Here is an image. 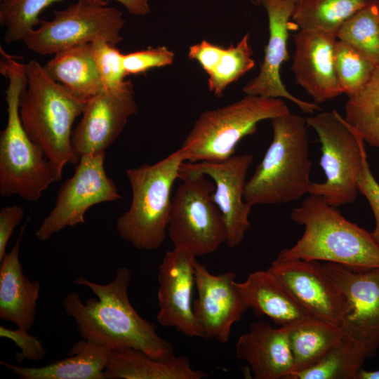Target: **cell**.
I'll return each instance as SVG.
<instances>
[{"mask_svg": "<svg viewBox=\"0 0 379 379\" xmlns=\"http://www.w3.org/2000/svg\"><path fill=\"white\" fill-rule=\"evenodd\" d=\"M131 279L126 267L118 268L112 281L106 284L81 275L74 284L88 288L96 298L82 302L77 292L71 291L63 298L64 311L76 323L82 339L96 345L108 350L133 347L157 359L175 357L173 345L131 304L128 295Z\"/></svg>", "mask_w": 379, "mask_h": 379, "instance_id": "1", "label": "cell"}, {"mask_svg": "<svg viewBox=\"0 0 379 379\" xmlns=\"http://www.w3.org/2000/svg\"><path fill=\"white\" fill-rule=\"evenodd\" d=\"M291 218L305 230L278 257L324 261L357 270L379 269V244L371 232L347 220L321 197L309 194L291 211Z\"/></svg>", "mask_w": 379, "mask_h": 379, "instance_id": "2", "label": "cell"}, {"mask_svg": "<svg viewBox=\"0 0 379 379\" xmlns=\"http://www.w3.org/2000/svg\"><path fill=\"white\" fill-rule=\"evenodd\" d=\"M26 72L27 83L19 102L21 122L52 164L59 181L66 164L79 161L72 147V128L87 100L54 81L36 60L26 64Z\"/></svg>", "mask_w": 379, "mask_h": 379, "instance_id": "3", "label": "cell"}, {"mask_svg": "<svg viewBox=\"0 0 379 379\" xmlns=\"http://www.w3.org/2000/svg\"><path fill=\"white\" fill-rule=\"evenodd\" d=\"M1 53V73L8 79L5 91L8 118L0 134V195L16 194L35 201L58 180L52 164L29 138L20 117V98L27 83L26 64L2 48Z\"/></svg>", "mask_w": 379, "mask_h": 379, "instance_id": "4", "label": "cell"}, {"mask_svg": "<svg viewBox=\"0 0 379 379\" xmlns=\"http://www.w3.org/2000/svg\"><path fill=\"white\" fill-rule=\"evenodd\" d=\"M270 120L272 142L245 186L244 200L251 206L298 200L312 183L306 119L288 112Z\"/></svg>", "mask_w": 379, "mask_h": 379, "instance_id": "5", "label": "cell"}, {"mask_svg": "<svg viewBox=\"0 0 379 379\" xmlns=\"http://www.w3.org/2000/svg\"><path fill=\"white\" fill-rule=\"evenodd\" d=\"M183 161L178 149L154 164L126 170L132 199L128 210L116 223L121 239L140 250H156L162 246L171 212V191Z\"/></svg>", "mask_w": 379, "mask_h": 379, "instance_id": "6", "label": "cell"}, {"mask_svg": "<svg viewBox=\"0 0 379 379\" xmlns=\"http://www.w3.org/2000/svg\"><path fill=\"white\" fill-rule=\"evenodd\" d=\"M288 112L281 98L246 95L223 107L202 112L179 149L187 162L225 161L234 155L243 138L256 131L260 121Z\"/></svg>", "mask_w": 379, "mask_h": 379, "instance_id": "7", "label": "cell"}, {"mask_svg": "<svg viewBox=\"0 0 379 379\" xmlns=\"http://www.w3.org/2000/svg\"><path fill=\"white\" fill-rule=\"evenodd\" d=\"M306 121L319 137L320 166L325 174L323 182L311 183L308 194L320 196L336 208L354 202L365 142L335 109L310 116Z\"/></svg>", "mask_w": 379, "mask_h": 379, "instance_id": "8", "label": "cell"}, {"mask_svg": "<svg viewBox=\"0 0 379 379\" xmlns=\"http://www.w3.org/2000/svg\"><path fill=\"white\" fill-rule=\"evenodd\" d=\"M204 174H185L172 199L167 233L174 247L191 251L196 257L214 253L227 232L223 215L214 203L215 184Z\"/></svg>", "mask_w": 379, "mask_h": 379, "instance_id": "9", "label": "cell"}, {"mask_svg": "<svg viewBox=\"0 0 379 379\" xmlns=\"http://www.w3.org/2000/svg\"><path fill=\"white\" fill-rule=\"evenodd\" d=\"M51 20H41L38 28L23 40L27 47L39 55L56 53L98 39L116 46L122 41L123 13L107 4L77 0L62 11H54Z\"/></svg>", "mask_w": 379, "mask_h": 379, "instance_id": "10", "label": "cell"}, {"mask_svg": "<svg viewBox=\"0 0 379 379\" xmlns=\"http://www.w3.org/2000/svg\"><path fill=\"white\" fill-rule=\"evenodd\" d=\"M105 157V152L80 157L73 175L62 184L55 206L36 230L38 239L48 240L65 227L83 224L91 207L121 198L116 185L106 174Z\"/></svg>", "mask_w": 379, "mask_h": 379, "instance_id": "11", "label": "cell"}, {"mask_svg": "<svg viewBox=\"0 0 379 379\" xmlns=\"http://www.w3.org/2000/svg\"><path fill=\"white\" fill-rule=\"evenodd\" d=\"M321 267L350 303L340 326L343 335L375 356L379 349V269L357 270L328 262Z\"/></svg>", "mask_w": 379, "mask_h": 379, "instance_id": "12", "label": "cell"}, {"mask_svg": "<svg viewBox=\"0 0 379 379\" xmlns=\"http://www.w3.org/2000/svg\"><path fill=\"white\" fill-rule=\"evenodd\" d=\"M268 270L312 317L340 327L350 303L322 271L319 261L277 256Z\"/></svg>", "mask_w": 379, "mask_h": 379, "instance_id": "13", "label": "cell"}, {"mask_svg": "<svg viewBox=\"0 0 379 379\" xmlns=\"http://www.w3.org/2000/svg\"><path fill=\"white\" fill-rule=\"evenodd\" d=\"M138 110L133 84L130 80L120 88L103 89L91 97L86 101L80 121L72 131L74 152L80 157L105 152Z\"/></svg>", "mask_w": 379, "mask_h": 379, "instance_id": "14", "label": "cell"}, {"mask_svg": "<svg viewBox=\"0 0 379 379\" xmlns=\"http://www.w3.org/2000/svg\"><path fill=\"white\" fill-rule=\"evenodd\" d=\"M253 156L233 155L220 162L183 161L178 177L185 174H204L214 181V203L221 211L227 227L226 245L239 246L251 227L248 216L252 206L244 200L246 175Z\"/></svg>", "mask_w": 379, "mask_h": 379, "instance_id": "15", "label": "cell"}, {"mask_svg": "<svg viewBox=\"0 0 379 379\" xmlns=\"http://www.w3.org/2000/svg\"><path fill=\"white\" fill-rule=\"evenodd\" d=\"M196 260L191 251L182 247L165 253L158 267L157 320L161 326L173 328L187 337L204 338L192 301Z\"/></svg>", "mask_w": 379, "mask_h": 379, "instance_id": "16", "label": "cell"}, {"mask_svg": "<svg viewBox=\"0 0 379 379\" xmlns=\"http://www.w3.org/2000/svg\"><path fill=\"white\" fill-rule=\"evenodd\" d=\"M236 273L229 271L213 274L197 260L194 280L197 297L193 312L204 338L227 343L233 324L249 309L236 284Z\"/></svg>", "mask_w": 379, "mask_h": 379, "instance_id": "17", "label": "cell"}, {"mask_svg": "<svg viewBox=\"0 0 379 379\" xmlns=\"http://www.w3.org/2000/svg\"><path fill=\"white\" fill-rule=\"evenodd\" d=\"M298 0H260L267 11L269 22V39L265 47V55L258 74L243 88L246 95L264 98H286L302 112L314 114L320 111L315 102L300 100L293 95L282 83L281 66L289 58L288 38L290 19Z\"/></svg>", "mask_w": 379, "mask_h": 379, "instance_id": "18", "label": "cell"}, {"mask_svg": "<svg viewBox=\"0 0 379 379\" xmlns=\"http://www.w3.org/2000/svg\"><path fill=\"white\" fill-rule=\"evenodd\" d=\"M336 41L335 36L312 30L300 29L294 36L291 69L296 83L317 105L342 94L335 65Z\"/></svg>", "mask_w": 379, "mask_h": 379, "instance_id": "19", "label": "cell"}, {"mask_svg": "<svg viewBox=\"0 0 379 379\" xmlns=\"http://www.w3.org/2000/svg\"><path fill=\"white\" fill-rule=\"evenodd\" d=\"M288 333L289 326L274 328L265 321L253 322L239 337L236 357L249 365L255 379H288L293 367Z\"/></svg>", "mask_w": 379, "mask_h": 379, "instance_id": "20", "label": "cell"}, {"mask_svg": "<svg viewBox=\"0 0 379 379\" xmlns=\"http://www.w3.org/2000/svg\"><path fill=\"white\" fill-rule=\"evenodd\" d=\"M25 225L9 252L0 261V319L29 331L35 321L41 284L25 275L20 247Z\"/></svg>", "mask_w": 379, "mask_h": 379, "instance_id": "21", "label": "cell"}, {"mask_svg": "<svg viewBox=\"0 0 379 379\" xmlns=\"http://www.w3.org/2000/svg\"><path fill=\"white\" fill-rule=\"evenodd\" d=\"M235 284L249 308L280 327L312 317L268 269L253 272Z\"/></svg>", "mask_w": 379, "mask_h": 379, "instance_id": "22", "label": "cell"}, {"mask_svg": "<svg viewBox=\"0 0 379 379\" xmlns=\"http://www.w3.org/2000/svg\"><path fill=\"white\" fill-rule=\"evenodd\" d=\"M207 375L194 369L185 356L157 359L129 347L110 350L104 371L105 379H202Z\"/></svg>", "mask_w": 379, "mask_h": 379, "instance_id": "23", "label": "cell"}, {"mask_svg": "<svg viewBox=\"0 0 379 379\" xmlns=\"http://www.w3.org/2000/svg\"><path fill=\"white\" fill-rule=\"evenodd\" d=\"M109 351L82 339L74 343L67 357L41 367L20 366L3 361L0 364L20 379H105Z\"/></svg>", "mask_w": 379, "mask_h": 379, "instance_id": "24", "label": "cell"}, {"mask_svg": "<svg viewBox=\"0 0 379 379\" xmlns=\"http://www.w3.org/2000/svg\"><path fill=\"white\" fill-rule=\"evenodd\" d=\"M44 67L54 81L82 100H88L105 89L91 44L59 51Z\"/></svg>", "mask_w": 379, "mask_h": 379, "instance_id": "25", "label": "cell"}, {"mask_svg": "<svg viewBox=\"0 0 379 379\" xmlns=\"http://www.w3.org/2000/svg\"><path fill=\"white\" fill-rule=\"evenodd\" d=\"M340 326L313 317L289 326L293 367L288 379L318 364L343 338Z\"/></svg>", "mask_w": 379, "mask_h": 379, "instance_id": "26", "label": "cell"}, {"mask_svg": "<svg viewBox=\"0 0 379 379\" xmlns=\"http://www.w3.org/2000/svg\"><path fill=\"white\" fill-rule=\"evenodd\" d=\"M375 0H298L292 15L302 30L335 36L342 25Z\"/></svg>", "mask_w": 379, "mask_h": 379, "instance_id": "27", "label": "cell"}, {"mask_svg": "<svg viewBox=\"0 0 379 379\" xmlns=\"http://www.w3.org/2000/svg\"><path fill=\"white\" fill-rule=\"evenodd\" d=\"M346 122L371 146L379 147V63L366 86L348 97Z\"/></svg>", "mask_w": 379, "mask_h": 379, "instance_id": "28", "label": "cell"}, {"mask_svg": "<svg viewBox=\"0 0 379 379\" xmlns=\"http://www.w3.org/2000/svg\"><path fill=\"white\" fill-rule=\"evenodd\" d=\"M372 357L361 345L345 335L315 366L296 373L292 379H356L365 361Z\"/></svg>", "mask_w": 379, "mask_h": 379, "instance_id": "29", "label": "cell"}, {"mask_svg": "<svg viewBox=\"0 0 379 379\" xmlns=\"http://www.w3.org/2000/svg\"><path fill=\"white\" fill-rule=\"evenodd\" d=\"M336 38L379 63V9L377 0L364 7L338 30Z\"/></svg>", "mask_w": 379, "mask_h": 379, "instance_id": "30", "label": "cell"}, {"mask_svg": "<svg viewBox=\"0 0 379 379\" xmlns=\"http://www.w3.org/2000/svg\"><path fill=\"white\" fill-rule=\"evenodd\" d=\"M62 0H0V23L4 41H22L40 24L39 15L51 4ZM108 4L109 0H93Z\"/></svg>", "mask_w": 379, "mask_h": 379, "instance_id": "31", "label": "cell"}, {"mask_svg": "<svg viewBox=\"0 0 379 379\" xmlns=\"http://www.w3.org/2000/svg\"><path fill=\"white\" fill-rule=\"evenodd\" d=\"M335 65L342 93L348 97L366 86L376 66L356 48L338 39L335 47Z\"/></svg>", "mask_w": 379, "mask_h": 379, "instance_id": "32", "label": "cell"}, {"mask_svg": "<svg viewBox=\"0 0 379 379\" xmlns=\"http://www.w3.org/2000/svg\"><path fill=\"white\" fill-rule=\"evenodd\" d=\"M248 39L249 34L247 33L235 46L230 44L225 48L220 62L208 74V88L217 97L220 98L228 85L237 81L255 66Z\"/></svg>", "mask_w": 379, "mask_h": 379, "instance_id": "33", "label": "cell"}, {"mask_svg": "<svg viewBox=\"0 0 379 379\" xmlns=\"http://www.w3.org/2000/svg\"><path fill=\"white\" fill-rule=\"evenodd\" d=\"M93 55L105 89L123 86L126 76L123 64L124 54L116 46L104 39L91 43Z\"/></svg>", "mask_w": 379, "mask_h": 379, "instance_id": "34", "label": "cell"}, {"mask_svg": "<svg viewBox=\"0 0 379 379\" xmlns=\"http://www.w3.org/2000/svg\"><path fill=\"white\" fill-rule=\"evenodd\" d=\"M174 58V53L166 46L148 47L124 54L123 64L127 76L143 73L154 67L171 65Z\"/></svg>", "mask_w": 379, "mask_h": 379, "instance_id": "35", "label": "cell"}, {"mask_svg": "<svg viewBox=\"0 0 379 379\" xmlns=\"http://www.w3.org/2000/svg\"><path fill=\"white\" fill-rule=\"evenodd\" d=\"M0 336L13 340L20 349V352L15 353L18 364L25 360L41 361L46 357V352L40 339L37 336L29 334L27 331L18 327L13 330L1 325Z\"/></svg>", "mask_w": 379, "mask_h": 379, "instance_id": "36", "label": "cell"}, {"mask_svg": "<svg viewBox=\"0 0 379 379\" xmlns=\"http://www.w3.org/2000/svg\"><path fill=\"white\" fill-rule=\"evenodd\" d=\"M357 187L368 201L375 219V228L371 232L379 244V183L373 176L368 162L366 149L363 152L361 166L357 178Z\"/></svg>", "mask_w": 379, "mask_h": 379, "instance_id": "37", "label": "cell"}, {"mask_svg": "<svg viewBox=\"0 0 379 379\" xmlns=\"http://www.w3.org/2000/svg\"><path fill=\"white\" fill-rule=\"evenodd\" d=\"M224 49L207 40H202L190 47L188 58L197 60L208 75L220 62Z\"/></svg>", "mask_w": 379, "mask_h": 379, "instance_id": "38", "label": "cell"}, {"mask_svg": "<svg viewBox=\"0 0 379 379\" xmlns=\"http://www.w3.org/2000/svg\"><path fill=\"white\" fill-rule=\"evenodd\" d=\"M25 214L22 207L13 205L4 206L0 210V261L6 254L7 244L15 227Z\"/></svg>", "mask_w": 379, "mask_h": 379, "instance_id": "39", "label": "cell"}, {"mask_svg": "<svg viewBox=\"0 0 379 379\" xmlns=\"http://www.w3.org/2000/svg\"><path fill=\"white\" fill-rule=\"evenodd\" d=\"M121 4L129 13L135 15H145L150 13L148 0H114Z\"/></svg>", "mask_w": 379, "mask_h": 379, "instance_id": "40", "label": "cell"}, {"mask_svg": "<svg viewBox=\"0 0 379 379\" xmlns=\"http://www.w3.org/2000/svg\"><path fill=\"white\" fill-rule=\"evenodd\" d=\"M356 379H379V369L367 371L361 368L358 371Z\"/></svg>", "mask_w": 379, "mask_h": 379, "instance_id": "41", "label": "cell"}, {"mask_svg": "<svg viewBox=\"0 0 379 379\" xmlns=\"http://www.w3.org/2000/svg\"><path fill=\"white\" fill-rule=\"evenodd\" d=\"M253 3L256 4H260V0H252Z\"/></svg>", "mask_w": 379, "mask_h": 379, "instance_id": "42", "label": "cell"}, {"mask_svg": "<svg viewBox=\"0 0 379 379\" xmlns=\"http://www.w3.org/2000/svg\"><path fill=\"white\" fill-rule=\"evenodd\" d=\"M377 4H378V9H379V0H377Z\"/></svg>", "mask_w": 379, "mask_h": 379, "instance_id": "43", "label": "cell"}]
</instances>
